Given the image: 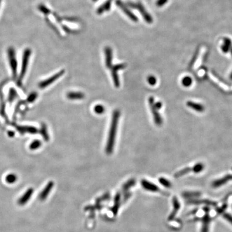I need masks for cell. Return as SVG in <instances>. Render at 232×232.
I'll use <instances>...</instances> for the list:
<instances>
[{
  "label": "cell",
  "mask_w": 232,
  "mask_h": 232,
  "mask_svg": "<svg viewBox=\"0 0 232 232\" xmlns=\"http://www.w3.org/2000/svg\"><path fill=\"white\" fill-rule=\"evenodd\" d=\"M230 51H231V54H232V48H231V50H230Z\"/></svg>",
  "instance_id": "42"
},
{
  "label": "cell",
  "mask_w": 232,
  "mask_h": 232,
  "mask_svg": "<svg viewBox=\"0 0 232 232\" xmlns=\"http://www.w3.org/2000/svg\"><path fill=\"white\" fill-rule=\"evenodd\" d=\"M67 99L70 100H81L84 98L85 95L83 92H71L67 94Z\"/></svg>",
  "instance_id": "17"
},
{
  "label": "cell",
  "mask_w": 232,
  "mask_h": 232,
  "mask_svg": "<svg viewBox=\"0 0 232 232\" xmlns=\"http://www.w3.org/2000/svg\"><path fill=\"white\" fill-rule=\"evenodd\" d=\"M172 205H173V209L172 211V213L169 215L168 217L169 220H172L175 218L177 213H178V211L180 209V203L178 201L177 197H174L172 199Z\"/></svg>",
  "instance_id": "13"
},
{
  "label": "cell",
  "mask_w": 232,
  "mask_h": 232,
  "mask_svg": "<svg viewBox=\"0 0 232 232\" xmlns=\"http://www.w3.org/2000/svg\"><path fill=\"white\" fill-rule=\"evenodd\" d=\"M16 128L21 134L29 133L35 134L38 133L39 131L36 127L32 126H16Z\"/></svg>",
  "instance_id": "10"
},
{
  "label": "cell",
  "mask_w": 232,
  "mask_h": 232,
  "mask_svg": "<svg viewBox=\"0 0 232 232\" xmlns=\"http://www.w3.org/2000/svg\"><path fill=\"white\" fill-rule=\"evenodd\" d=\"M198 195V194H197V192H188V193H185L184 194V196H187V197H193V196H197Z\"/></svg>",
  "instance_id": "39"
},
{
  "label": "cell",
  "mask_w": 232,
  "mask_h": 232,
  "mask_svg": "<svg viewBox=\"0 0 232 232\" xmlns=\"http://www.w3.org/2000/svg\"><path fill=\"white\" fill-rule=\"evenodd\" d=\"M191 172H193L192 167H187L185 168L182 169L181 170L176 172L174 174L175 178H179L185 175H187Z\"/></svg>",
  "instance_id": "21"
},
{
  "label": "cell",
  "mask_w": 232,
  "mask_h": 232,
  "mask_svg": "<svg viewBox=\"0 0 232 232\" xmlns=\"http://www.w3.org/2000/svg\"><path fill=\"white\" fill-rule=\"evenodd\" d=\"M193 168V172L194 173H199L201 171L203 170L204 168V165L201 163H198L196 165H194L192 167Z\"/></svg>",
  "instance_id": "27"
},
{
  "label": "cell",
  "mask_w": 232,
  "mask_h": 232,
  "mask_svg": "<svg viewBox=\"0 0 232 232\" xmlns=\"http://www.w3.org/2000/svg\"><path fill=\"white\" fill-rule=\"evenodd\" d=\"M15 132L13 131H9L8 132V136L9 137H11V138L15 136Z\"/></svg>",
  "instance_id": "40"
},
{
  "label": "cell",
  "mask_w": 232,
  "mask_h": 232,
  "mask_svg": "<svg viewBox=\"0 0 232 232\" xmlns=\"http://www.w3.org/2000/svg\"><path fill=\"white\" fill-rule=\"evenodd\" d=\"M168 0H158L156 2V6H163L165 5L166 3H167Z\"/></svg>",
  "instance_id": "34"
},
{
  "label": "cell",
  "mask_w": 232,
  "mask_h": 232,
  "mask_svg": "<svg viewBox=\"0 0 232 232\" xmlns=\"http://www.w3.org/2000/svg\"><path fill=\"white\" fill-rule=\"evenodd\" d=\"M223 44L226 45L227 46H228L229 47L232 48V43L231 40L229 38H223Z\"/></svg>",
  "instance_id": "33"
},
{
  "label": "cell",
  "mask_w": 232,
  "mask_h": 232,
  "mask_svg": "<svg viewBox=\"0 0 232 232\" xmlns=\"http://www.w3.org/2000/svg\"><path fill=\"white\" fill-rule=\"evenodd\" d=\"M187 105L189 108L198 112H203L205 110V107L203 104L191 101L187 102Z\"/></svg>",
  "instance_id": "16"
},
{
  "label": "cell",
  "mask_w": 232,
  "mask_h": 232,
  "mask_svg": "<svg viewBox=\"0 0 232 232\" xmlns=\"http://www.w3.org/2000/svg\"><path fill=\"white\" fill-rule=\"evenodd\" d=\"M230 181H232V174L226 175L224 177L215 180L212 182V186L213 188H219Z\"/></svg>",
  "instance_id": "12"
},
{
  "label": "cell",
  "mask_w": 232,
  "mask_h": 232,
  "mask_svg": "<svg viewBox=\"0 0 232 232\" xmlns=\"http://www.w3.org/2000/svg\"><path fill=\"white\" fill-rule=\"evenodd\" d=\"M112 1L113 0H107L105 3H104L99 8V9L97 11V13L99 15H101L103 13H104L105 11L110 10L111 8V6Z\"/></svg>",
  "instance_id": "19"
},
{
  "label": "cell",
  "mask_w": 232,
  "mask_h": 232,
  "mask_svg": "<svg viewBox=\"0 0 232 232\" xmlns=\"http://www.w3.org/2000/svg\"><path fill=\"white\" fill-rule=\"evenodd\" d=\"M226 207H227V205H226V204H224V205H223V206L221 207L218 208V209L216 210V211H217V212L218 213H222V212H223V211L226 209Z\"/></svg>",
  "instance_id": "37"
},
{
  "label": "cell",
  "mask_w": 232,
  "mask_h": 232,
  "mask_svg": "<svg viewBox=\"0 0 232 232\" xmlns=\"http://www.w3.org/2000/svg\"><path fill=\"white\" fill-rule=\"evenodd\" d=\"M182 84L185 87H189L191 86L192 83V79H191V77H185L182 79Z\"/></svg>",
  "instance_id": "28"
},
{
  "label": "cell",
  "mask_w": 232,
  "mask_h": 232,
  "mask_svg": "<svg viewBox=\"0 0 232 232\" xmlns=\"http://www.w3.org/2000/svg\"><path fill=\"white\" fill-rule=\"evenodd\" d=\"M37 97H38V94L37 92H32L28 96V97H27V99H26V101H27V102L31 103H32V102L35 101V99L37 98Z\"/></svg>",
  "instance_id": "29"
},
{
  "label": "cell",
  "mask_w": 232,
  "mask_h": 232,
  "mask_svg": "<svg viewBox=\"0 0 232 232\" xmlns=\"http://www.w3.org/2000/svg\"><path fill=\"white\" fill-rule=\"evenodd\" d=\"M128 5L129 6H130L132 8H136L139 11L140 13L141 14V15L143 16V18L146 21V22L148 23H152L153 22V18L146 11V10L145 9V8H144L143 5L141 3H133V2H128Z\"/></svg>",
  "instance_id": "4"
},
{
  "label": "cell",
  "mask_w": 232,
  "mask_h": 232,
  "mask_svg": "<svg viewBox=\"0 0 232 232\" xmlns=\"http://www.w3.org/2000/svg\"><path fill=\"white\" fill-rule=\"evenodd\" d=\"M159 182L163 185V186H165L167 188H169L171 187V183L168 180H167V179L163 178V177H161L159 178Z\"/></svg>",
  "instance_id": "30"
},
{
  "label": "cell",
  "mask_w": 232,
  "mask_h": 232,
  "mask_svg": "<svg viewBox=\"0 0 232 232\" xmlns=\"http://www.w3.org/2000/svg\"><path fill=\"white\" fill-rule=\"evenodd\" d=\"M39 132H40V134H41V136L43 137L45 141H48L50 140V136L48 132V127L46 124L44 123L41 124V127Z\"/></svg>",
  "instance_id": "20"
},
{
  "label": "cell",
  "mask_w": 232,
  "mask_h": 232,
  "mask_svg": "<svg viewBox=\"0 0 232 232\" xmlns=\"http://www.w3.org/2000/svg\"><path fill=\"white\" fill-rule=\"evenodd\" d=\"M1 0H0V4H1Z\"/></svg>",
  "instance_id": "44"
},
{
  "label": "cell",
  "mask_w": 232,
  "mask_h": 232,
  "mask_svg": "<svg viewBox=\"0 0 232 232\" xmlns=\"http://www.w3.org/2000/svg\"><path fill=\"white\" fill-rule=\"evenodd\" d=\"M8 57L9 59L10 66L12 72L13 79H16L17 76V62L16 60L15 52L13 50L8 51Z\"/></svg>",
  "instance_id": "7"
},
{
  "label": "cell",
  "mask_w": 232,
  "mask_h": 232,
  "mask_svg": "<svg viewBox=\"0 0 232 232\" xmlns=\"http://www.w3.org/2000/svg\"><path fill=\"white\" fill-rule=\"evenodd\" d=\"M154 105L155 106L156 109L158 110H160L162 108V103L161 102H155Z\"/></svg>",
  "instance_id": "38"
},
{
  "label": "cell",
  "mask_w": 232,
  "mask_h": 232,
  "mask_svg": "<svg viewBox=\"0 0 232 232\" xmlns=\"http://www.w3.org/2000/svg\"><path fill=\"white\" fill-rule=\"evenodd\" d=\"M94 111L96 114L102 115L105 112V107L101 104H97L94 106Z\"/></svg>",
  "instance_id": "26"
},
{
  "label": "cell",
  "mask_w": 232,
  "mask_h": 232,
  "mask_svg": "<svg viewBox=\"0 0 232 232\" xmlns=\"http://www.w3.org/2000/svg\"><path fill=\"white\" fill-rule=\"evenodd\" d=\"M116 5L124 12V13H125L132 21L135 22L138 21V18H137V16L133 13L130 10L127 8V6L124 4V3L121 0H117L116 1Z\"/></svg>",
  "instance_id": "8"
},
{
  "label": "cell",
  "mask_w": 232,
  "mask_h": 232,
  "mask_svg": "<svg viewBox=\"0 0 232 232\" xmlns=\"http://www.w3.org/2000/svg\"><path fill=\"white\" fill-rule=\"evenodd\" d=\"M223 217L227 220L228 221L232 224V216L228 213H225L223 214Z\"/></svg>",
  "instance_id": "36"
},
{
  "label": "cell",
  "mask_w": 232,
  "mask_h": 232,
  "mask_svg": "<svg viewBox=\"0 0 232 232\" xmlns=\"http://www.w3.org/2000/svg\"><path fill=\"white\" fill-rule=\"evenodd\" d=\"M126 64H119L117 65H115L114 66L111 67V75L112 79L114 81L115 87L116 88H118L120 86V81H119V76L118 74V72L119 70H123L126 67Z\"/></svg>",
  "instance_id": "6"
},
{
  "label": "cell",
  "mask_w": 232,
  "mask_h": 232,
  "mask_svg": "<svg viewBox=\"0 0 232 232\" xmlns=\"http://www.w3.org/2000/svg\"><path fill=\"white\" fill-rule=\"evenodd\" d=\"M17 97H18V93L17 92L16 89L13 88H10L8 94V101L10 103H12L16 99Z\"/></svg>",
  "instance_id": "23"
},
{
  "label": "cell",
  "mask_w": 232,
  "mask_h": 232,
  "mask_svg": "<svg viewBox=\"0 0 232 232\" xmlns=\"http://www.w3.org/2000/svg\"><path fill=\"white\" fill-rule=\"evenodd\" d=\"M230 79H232V72L231 74V75H230Z\"/></svg>",
  "instance_id": "41"
},
{
  "label": "cell",
  "mask_w": 232,
  "mask_h": 232,
  "mask_svg": "<svg viewBox=\"0 0 232 232\" xmlns=\"http://www.w3.org/2000/svg\"><path fill=\"white\" fill-rule=\"evenodd\" d=\"M148 103L150 105V109L153 115L154 121L155 124L157 126H161V125L163 123V119L161 116L159 114V112L158 111V110L156 109L155 106L154 105L155 100L153 96H150L149 97Z\"/></svg>",
  "instance_id": "3"
},
{
  "label": "cell",
  "mask_w": 232,
  "mask_h": 232,
  "mask_svg": "<svg viewBox=\"0 0 232 232\" xmlns=\"http://www.w3.org/2000/svg\"><path fill=\"white\" fill-rule=\"evenodd\" d=\"M97 1V0H93V1Z\"/></svg>",
  "instance_id": "43"
},
{
  "label": "cell",
  "mask_w": 232,
  "mask_h": 232,
  "mask_svg": "<svg viewBox=\"0 0 232 232\" xmlns=\"http://www.w3.org/2000/svg\"><path fill=\"white\" fill-rule=\"evenodd\" d=\"M120 111L118 110H115L112 116L111 122L109 132L108 138L105 148V152L108 154H111L113 152L115 146V140L117 135L119 119L120 117Z\"/></svg>",
  "instance_id": "1"
},
{
  "label": "cell",
  "mask_w": 232,
  "mask_h": 232,
  "mask_svg": "<svg viewBox=\"0 0 232 232\" xmlns=\"http://www.w3.org/2000/svg\"><path fill=\"white\" fill-rule=\"evenodd\" d=\"M105 65L107 68H111L112 66V51L111 48L107 46L105 48Z\"/></svg>",
  "instance_id": "15"
},
{
  "label": "cell",
  "mask_w": 232,
  "mask_h": 232,
  "mask_svg": "<svg viewBox=\"0 0 232 232\" xmlns=\"http://www.w3.org/2000/svg\"><path fill=\"white\" fill-rule=\"evenodd\" d=\"M30 55H31V51L29 49H27L24 52V53L23 54L22 64L21 72H20L19 77L17 79V84L19 87L22 86L23 80V79L25 77V75L26 73Z\"/></svg>",
  "instance_id": "2"
},
{
  "label": "cell",
  "mask_w": 232,
  "mask_h": 232,
  "mask_svg": "<svg viewBox=\"0 0 232 232\" xmlns=\"http://www.w3.org/2000/svg\"><path fill=\"white\" fill-rule=\"evenodd\" d=\"M141 183L142 187L146 190L152 192H158L160 191V189L158 186L147 180H142Z\"/></svg>",
  "instance_id": "14"
},
{
  "label": "cell",
  "mask_w": 232,
  "mask_h": 232,
  "mask_svg": "<svg viewBox=\"0 0 232 232\" xmlns=\"http://www.w3.org/2000/svg\"><path fill=\"white\" fill-rule=\"evenodd\" d=\"M210 222H211V218L207 212L202 219L201 232H209Z\"/></svg>",
  "instance_id": "18"
},
{
  "label": "cell",
  "mask_w": 232,
  "mask_h": 232,
  "mask_svg": "<svg viewBox=\"0 0 232 232\" xmlns=\"http://www.w3.org/2000/svg\"><path fill=\"white\" fill-rule=\"evenodd\" d=\"M191 203L194 204H205L207 205H212V206H216L217 203L216 202L212 201L211 200H207V199H200V200H193L190 201Z\"/></svg>",
  "instance_id": "22"
},
{
  "label": "cell",
  "mask_w": 232,
  "mask_h": 232,
  "mask_svg": "<svg viewBox=\"0 0 232 232\" xmlns=\"http://www.w3.org/2000/svg\"><path fill=\"white\" fill-rule=\"evenodd\" d=\"M42 143L40 140H35L32 141V143L29 145V148L31 150H37L41 147Z\"/></svg>",
  "instance_id": "25"
},
{
  "label": "cell",
  "mask_w": 232,
  "mask_h": 232,
  "mask_svg": "<svg viewBox=\"0 0 232 232\" xmlns=\"http://www.w3.org/2000/svg\"><path fill=\"white\" fill-rule=\"evenodd\" d=\"M39 9L40 10V11H41L43 13H44L45 14H48L50 13V10L47 8L46 6H43V5L39 6Z\"/></svg>",
  "instance_id": "35"
},
{
  "label": "cell",
  "mask_w": 232,
  "mask_h": 232,
  "mask_svg": "<svg viewBox=\"0 0 232 232\" xmlns=\"http://www.w3.org/2000/svg\"><path fill=\"white\" fill-rule=\"evenodd\" d=\"M231 48V47H229L228 46L224 44H223V45L221 46V50L225 53H228L229 51H230Z\"/></svg>",
  "instance_id": "32"
},
{
  "label": "cell",
  "mask_w": 232,
  "mask_h": 232,
  "mask_svg": "<svg viewBox=\"0 0 232 232\" xmlns=\"http://www.w3.org/2000/svg\"><path fill=\"white\" fill-rule=\"evenodd\" d=\"M65 71L64 70H61L57 72V73L55 74L53 76L50 77L47 79H45L44 81H42L40 82L39 83L38 87L40 89H44L45 88L48 87V86H50L51 84H52L57 80L58 79H59L60 77H62Z\"/></svg>",
  "instance_id": "5"
},
{
  "label": "cell",
  "mask_w": 232,
  "mask_h": 232,
  "mask_svg": "<svg viewBox=\"0 0 232 232\" xmlns=\"http://www.w3.org/2000/svg\"><path fill=\"white\" fill-rule=\"evenodd\" d=\"M34 190L32 188H30L24 193L22 196L19 197L17 201V203L20 206H23L28 203L29 200L32 197Z\"/></svg>",
  "instance_id": "9"
},
{
  "label": "cell",
  "mask_w": 232,
  "mask_h": 232,
  "mask_svg": "<svg viewBox=\"0 0 232 232\" xmlns=\"http://www.w3.org/2000/svg\"><path fill=\"white\" fill-rule=\"evenodd\" d=\"M17 175L13 173H10L8 174L5 177V181L8 184H12L15 183L17 181Z\"/></svg>",
  "instance_id": "24"
},
{
  "label": "cell",
  "mask_w": 232,
  "mask_h": 232,
  "mask_svg": "<svg viewBox=\"0 0 232 232\" xmlns=\"http://www.w3.org/2000/svg\"><path fill=\"white\" fill-rule=\"evenodd\" d=\"M53 186H54L53 182L51 181L48 182V184L46 185L44 189L41 191L40 194H39V199L42 201L45 200L47 198L48 196L49 195L52 189L53 188Z\"/></svg>",
  "instance_id": "11"
},
{
  "label": "cell",
  "mask_w": 232,
  "mask_h": 232,
  "mask_svg": "<svg viewBox=\"0 0 232 232\" xmlns=\"http://www.w3.org/2000/svg\"><path fill=\"white\" fill-rule=\"evenodd\" d=\"M147 81L150 85L151 86H154L155 85L157 80L156 79L155 77L153 75H150L147 78Z\"/></svg>",
  "instance_id": "31"
}]
</instances>
